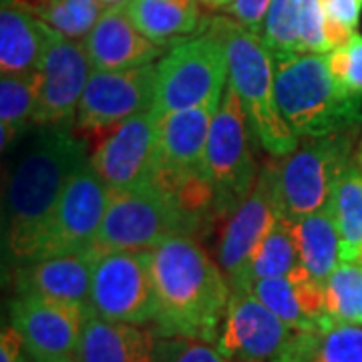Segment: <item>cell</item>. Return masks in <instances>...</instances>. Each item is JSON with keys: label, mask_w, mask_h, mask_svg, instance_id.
I'll return each mask as SVG.
<instances>
[{"label": "cell", "mask_w": 362, "mask_h": 362, "mask_svg": "<svg viewBox=\"0 0 362 362\" xmlns=\"http://www.w3.org/2000/svg\"><path fill=\"white\" fill-rule=\"evenodd\" d=\"M69 362H75V361H69Z\"/></svg>", "instance_id": "obj_40"}, {"label": "cell", "mask_w": 362, "mask_h": 362, "mask_svg": "<svg viewBox=\"0 0 362 362\" xmlns=\"http://www.w3.org/2000/svg\"><path fill=\"white\" fill-rule=\"evenodd\" d=\"M324 300L330 324H361L362 259L338 264L324 286Z\"/></svg>", "instance_id": "obj_28"}, {"label": "cell", "mask_w": 362, "mask_h": 362, "mask_svg": "<svg viewBox=\"0 0 362 362\" xmlns=\"http://www.w3.org/2000/svg\"><path fill=\"white\" fill-rule=\"evenodd\" d=\"M125 13L147 39L165 49L194 37L206 23L199 0H129Z\"/></svg>", "instance_id": "obj_22"}, {"label": "cell", "mask_w": 362, "mask_h": 362, "mask_svg": "<svg viewBox=\"0 0 362 362\" xmlns=\"http://www.w3.org/2000/svg\"><path fill=\"white\" fill-rule=\"evenodd\" d=\"M298 266H300V258H298L292 221L288 220L284 214H280V209H278V216H276V221L270 228V232L262 240V244L247 264L242 280L233 288L250 290L258 280L288 276L290 272L296 270Z\"/></svg>", "instance_id": "obj_26"}, {"label": "cell", "mask_w": 362, "mask_h": 362, "mask_svg": "<svg viewBox=\"0 0 362 362\" xmlns=\"http://www.w3.org/2000/svg\"><path fill=\"white\" fill-rule=\"evenodd\" d=\"M156 362H233L216 344L197 338H159Z\"/></svg>", "instance_id": "obj_32"}, {"label": "cell", "mask_w": 362, "mask_h": 362, "mask_svg": "<svg viewBox=\"0 0 362 362\" xmlns=\"http://www.w3.org/2000/svg\"><path fill=\"white\" fill-rule=\"evenodd\" d=\"M228 51L209 25V18L194 37L173 45L159 61L156 71V97L151 111L165 117L221 97L228 87Z\"/></svg>", "instance_id": "obj_5"}, {"label": "cell", "mask_w": 362, "mask_h": 362, "mask_svg": "<svg viewBox=\"0 0 362 362\" xmlns=\"http://www.w3.org/2000/svg\"><path fill=\"white\" fill-rule=\"evenodd\" d=\"M232 2L233 0H199V4L209 11H226Z\"/></svg>", "instance_id": "obj_36"}, {"label": "cell", "mask_w": 362, "mask_h": 362, "mask_svg": "<svg viewBox=\"0 0 362 362\" xmlns=\"http://www.w3.org/2000/svg\"><path fill=\"white\" fill-rule=\"evenodd\" d=\"M156 310L149 250L97 252L89 312L113 322L151 326Z\"/></svg>", "instance_id": "obj_9"}, {"label": "cell", "mask_w": 362, "mask_h": 362, "mask_svg": "<svg viewBox=\"0 0 362 362\" xmlns=\"http://www.w3.org/2000/svg\"><path fill=\"white\" fill-rule=\"evenodd\" d=\"M294 332L252 290L233 288L216 346L233 362H274Z\"/></svg>", "instance_id": "obj_15"}, {"label": "cell", "mask_w": 362, "mask_h": 362, "mask_svg": "<svg viewBox=\"0 0 362 362\" xmlns=\"http://www.w3.org/2000/svg\"><path fill=\"white\" fill-rule=\"evenodd\" d=\"M87 159L85 141L73 127H39L6 187L2 244L11 266L18 268L37 258L66 181Z\"/></svg>", "instance_id": "obj_1"}, {"label": "cell", "mask_w": 362, "mask_h": 362, "mask_svg": "<svg viewBox=\"0 0 362 362\" xmlns=\"http://www.w3.org/2000/svg\"><path fill=\"white\" fill-rule=\"evenodd\" d=\"M274 85L280 113L298 141L356 133L362 127V97L340 89L328 54L298 52L276 61Z\"/></svg>", "instance_id": "obj_3"}, {"label": "cell", "mask_w": 362, "mask_h": 362, "mask_svg": "<svg viewBox=\"0 0 362 362\" xmlns=\"http://www.w3.org/2000/svg\"><path fill=\"white\" fill-rule=\"evenodd\" d=\"M209 25L218 30L226 45L230 65L228 83L242 103L254 139L274 159L294 153L300 141L280 113L274 85L276 59L262 35L240 25L228 14L209 18Z\"/></svg>", "instance_id": "obj_4"}, {"label": "cell", "mask_w": 362, "mask_h": 362, "mask_svg": "<svg viewBox=\"0 0 362 362\" xmlns=\"http://www.w3.org/2000/svg\"><path fill=\"white\" fill-rule=\"evenodd\" d=\"M207 232V228L157 185L111 192L109 207L97 235V252L153 250L175 235Z\"/></svg>", "instance_id": "obj_6"}, {"label": "cell", "mask_w": 362, "mask_h": 362, "mask_svg": "<svg viewBox=\"0 0 362 362\" xmlns=\"http://www.w3.org/2000/svg\"><path fill=\"white\" fill-rule=\"evenodd\" d=\"M93 71H127L151 65L161 59L168 49L147 39L131 23L125 6L105 8L97 25L85 37Z\"/></svg>", "instance_id": "obj_17"}, {"label": "cell", "mask_w": 362, "mask_h": 362, "mask_svg": "<svg viewBox=\"0 0 362 362\" xmlns=\"http://www.w3.org/2000/svg\"><path fill=\"white\" fill-rule=\"evenodd\" d=\"M354 133H340L302 141L294 153L274 161L276 202L280 214L298 220L330 206L340 169L352 159Z\"/></svg>", "instance_id": "obj_8"}, {"label": "cell", "mask_w": 362, "mask_h": 362, "mask_svg": "<svg viewBox=\"0 0 362 362\" xmlns=\"http://www.w3.org/2000/svg\"><path fill=\"white\" fill-rule=\"evenodd\" d=\"M157 340L151 326L113 322L89 312L75 362H156Z\"/></svg>", "instance_id": "obj_20"}, {"label": "cell", "mask_w": 362, "mask_h": 362, "mask_svg": "<svg viewBox=\"0 0 362 362\" xmlns=\"http://www.w3.org/2000/svg\"><path fill=\"white\" fill-rule=\"evenodd\" d=\"M90 59L83 40L51 28L40 65V95L35 127H73L78 103L90 78Z\"/></svg>", "instance_id": "obj_14"}, {"label": "cell", "mask_w": 362, "mask_h": 362, "mask_svg": "<svg viewBox=\"0 0 362 362\" xmlns=\"http://www.w3.org/2000/svg\"><path fill=\"white\" fill-rule=\"evenodd\" d=\"M330 211L340 238V262L362 259V171L354 159H349L338 173Z\"/></svg>", "instance_id": "obj_25"}, {"label": "cell", "mask_w": 362, "mask_h": 362, "mask_svg": "<svg viewBox=\"0 0 362 362\" xmlns=\"http://www.w3.org/2000/svg\"><path fill=\"white\" fill-rule=\"evenodd\" d=\"M97 252L54 256L14 268V294H37L89 310L90 280Z\"/></svg>", "instance_id": "obj_18"}, {"label": "cell", "mask_w": 362, "mask_h": 362, "mask_svg": "<svg viewBox=\"0 0 362 362\" xmlns=\"http://www.w3.org/2000/svg\"><path fill=\"white\" fill-rule=\"evenodd\" d=\"M87 314L83 306L37 294H14L8 306L11 326L37 362L75 361Z\"/></svg>", "instance_id": "obj_13"}, {"label": "cell", "mask_w": 362, "mask_h": 362, "mask_svg": "<svg viewBox=\"0 0 362 362\" xmlns=\"http://www.w3.org/2000/svg\"><path fill=\"white\" fill-rule=\"evenodd\" d=\"M51 26L37 14L2 4L0 8V73L26 75L39 73Z\"/></svg>", "instance_id": "obj_21"}, {"label": "cell", "mask_w": 362, "mask_h": 362, "mask_svg": "<svg viewBox=\"0 0 362 362\" xmlns=\"http://www.w3.org/2000/svg\"><path fill=\"white\" fill-rule=\"evenodd\" d=\"M250 290L292 330L330 326L326 320L324 286L318 284L302 266L288 276L258 280Z\"/></svg>", "instance_id": "obj_19"}, {"label": "cell", "mask_w": 362, "mask_h": 362, "mask_svg": "<svg viewBox=\"0 0 362 362\" xmlns=\"http://www.w3.org/2000/svg\"><path fill=\"white\" fill-rule=\"evenodd\" d=\"M274 362H362V324L296 330Z\"/></svg>", "instance_id": "obj_23"}, {"label": "cell", "mask_w": 362, "mask_h": 362, "mask_svg": "<svg viewBox=\"0 0 362 362\" xmlns=\"http://www.w3.org/2000/svg\"><path fill=\"white\" fill-rule=\"evenodd\" d=\"M259 35L276 61L304 52L300 39V0H272Z\"/></svg>", "instance_id": "obj_30"}, {"label": "cell", "mask_w": 362, "mask_h": 362, "mask_svg": "<svg viewBox=\"0 0 362 362\" xmlns=\"http://www.w3.org/2000/svg\"><path fill=\"white\" fill-rule=\"evenodd\" d=\"M40 95V73L2 75L0 78V135L2 151L11 147L18 135L35 125Z\"/></svg>", "instance_id": "obj_27"}, {"label": "cell", "mask_w": 362, "mask_h": 362, "mask_svg": "<svg viewBox=\"0 0 362 362\" xmlns=\"http://www.w3.org/2000/svg\"><path fill=\"white\" fill-rule=\"evenodd\" d=\"M276 216V173L274 163H268L259 169L254 189L228 218L218 244V264L232 288L242 280L254 252L274 226Z\"/></svg>", "instance_id": "obj_16"}, {"label": "cell", "mask_w": 362, "mask_h": 362, "mask_svg": "<svg viewBox=\"0 0 362 362\" xmlns=\"http://www.w3.org/2000/svg\"><path fill=\"white\" fill-rule=\"evenodd\" d=\"M157 63L127 71H93L75 117V131L103 135L143 111L156 97Z\"/></svg>", "instance_id": "obj_12"}, {"label": "cell", "mask_w": 362, "mask_h": 362, "mask_svg": "<svg viewBox=\"0 0 362 362\" xmlns=\"http://www.w3.org/2000/svg\"><path fill=\"white\" fill-rule=\"evenodd\" d=\"M300 39L304 52L328 54L332 51L322 0H300Z\"/></svg>", "instance_id": "obj_33"}, {"label": "cell", "mask_w": 362, "mask_h": 362, "mask_svg": "<svg viewBox=\"0 0 362 362\" xmlns=\"http://www.w3.org/2000/svg\"><path fill=\"white\" fill-rule=\"evenodd\" d=\"M272 0H233L232 4L223 11L233 21L244 25L254 33H262L264 18L268 14Z\"/></svg>", "instance_id": "obj_34"}, {"label": "cell", "mask_w": 362, "mask_h": 362, "mask_svg": "<svg viewBox=\"0 0 362 362\" xmlns=\"http://www.w3.org/2000/svg\"><path fill=\"white\" fill-rule=\"evenodd\" d=\"M109 187L87 159L66 181L63 197L57 206L51 226L40 242L35 259L85 254L93 250L103 223L105 211L109 207Z\"/></svg>", "instance_id": "obj_10"}, {"label": "cell", "mask_w": 362, "mask_h": 362, "mask_svg": "<svg viewBox=\"0 0 362 362\" xmlns=\"http://www.w3.org/2000/svg\"><path fill=\"white\" fill-rule=\"evenodd\" d=\"M250 137L254 135L246 113L228 83L207 137V177L214 189L218 220L230 218L258 181L259 169Z\"/></svg>", "instance_id": "obj_7"}, {"label": "cell", "mask_w": 362, "mask_h": 362, "mask_svg": "<svg viewBox=\"0 0 362 362\" xmlns=\"http://www.w3.org/2000/svg\"><path fill=\"white\" fill-rule=\"evenodd\" d=\"M292 221V220H290ZM300 266L326 286L340 264V238L330 206L292 221Z\"/></svg>", "instance_id": "obj_24"}, {"label": "cell", "mask_w": 362, "mask_h": 362, "mask_svg": "<svg viewBox=\"0 0 362 362\" xmlns=\"http://www.w3.org/2000/svg\"><path fill=\"white\" fill-rule=\"evenodd\" d=\"M0 362H37L26 350L14 326H4L0 332Z\"/></svg>", "instance_id": "obj_35"}, {"label": "cell", "mask_w": 362, "mask_h": 362, "mask_svg": "<svg viewBox=\"0 0 362 362\" xmlns=\"http://www.w3.org/2000/svg\"><path fill=\"white\" fill-rule=\"evenodd\" d=\"M105 8H113V6H125L129 0H99Z\"/></svg>", "instance_id": "obj_38"}, {"label": "cell", "mask_w": 362, "mask_h": 362, "mask_svg": "<svg viewBox=\"0 0 362 362\" xmlns=\"http://www.w3.org/2000/svg\"><path fill=\"white\" fill-rule=\"evenodd\" d=\"M159 143V117L143 111L103 133L89 161L109 192L141 189L153 183Z\"/></svg>", "instance_id": "obj_11"}, {"label": "cell", "mask_w": 362, "mask_h": 362, "mask_svg": "<svg viewBox=\"0 0 362 362\" xmlns=\"http://www.w3.org/2000/svg\"><path fill=\"white\" fill-rule=\"evenodd\" d=\"M361 324H362V310H361Z\"/></svg>", "instance_id": "obj_39"}, {"label": "cell", "mask_w": 362, "mask_h": 362, "mask_svg": "<svg viewBox=\"0 0 362 362\" xmlns=\"http://www.w3.org/2000/svg\"><path fill=\"white\" fill-rule=\"evenodd\" d=\"M103 13L99 0H45L37 16L69 39L85 40Z\"/></svg>", "instance_id": "obj_29"}, {"label": "cell", "mask_w": 362, "mask_h": 362, "mask_svg": "<svg viewBox=\"0 0 362 362\" xmlns=\"http://www.w3.org/2000/svg\"><path fill=\"white\" fill-rule=\"evenodd\" d=\"M328 66L340 89L362 97V35L354 33L346 45L328 52Z\"/></svg>", "instance_id": "obj_31"}, {"label": "cell", "mask_w": 362, "mask_h": 362, "mask_svg": "<svg viewBox=\"0 0 362 362\" xmlns=\"http://www.w3.org/2000/svg\"><path fill=\"white\" fill-rule=\"evenodd\" d=\"M352 159H354V163H356V168L362 171V135L358 143H356V147H354V151H352Z\"/></svg>", "instance_id": "obj_37"}, {"label": "cell", "mask_w": 362, "mask_h": 362, "mask_svg": "<svg viewBox=\"0 0 362 362\" xmlns=\"http://www.w3.org/2000/svg\"><path fill=\"white\" fill-rule=\"evenodd\" d=\"M156 290L157 338H197L216 344L230 302L226 274L192 235H175L149 250Z\"/></svg>", "instance_id": "obj_2"}]
</instances>
